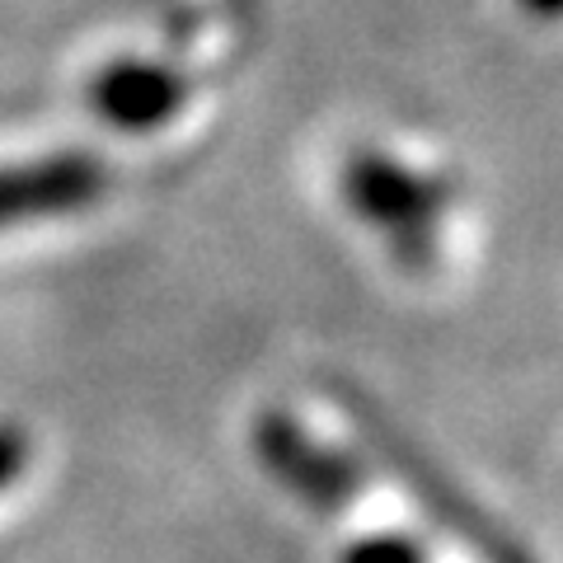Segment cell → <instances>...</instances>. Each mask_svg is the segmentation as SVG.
I'll list each match as a JSON object with an SVG mask.
<instances>
[{"label":"cell","mask_w":563,"mask_h":563,"mask_svg":"<svg viewBox=\"0 0 563 563\" xmlns=\"http://www.w3.org/2000/svg\"><path fill=\"white\" fill-rule=\"evenodd\" d=\"M343 192L352 211L395 244L399 258L422 263L432 254V235L446 207L442 184L422 179L418 169L390 161V155H352L343 169Z\"/></svg>","instance_id":"obj_1"},{"label":"cell","mask_w":563,"mask_h":563,"mask_svg":"<svg viewBox=\"0 0 563 563\" xmlns=\"http://www.w3.org/2000/svg\"><path fill=\"white\" fill-rule=\"evenodd\" d=\"M254 455L282 488H291L301 503L320 512H347L362 498V484L343 455H333L296 422L291 413L268 409L254 422Z\"/></svg>","instance_id":"obj_2"},{"label":"cell","mask_w":563,"mask_h":563,"mask_svg":"<svg viewBox=\"0 0 563 563\" xmlns=\"http://www.w3.org/2000/svg\"><path fill=\"white\" fill-rule=\"evenodd\" d=\"M109 174L90 155H47V161L0 169V231L38 217H66L103 198Z\"/></svg>","instance_id":"obj_3"},{"label":"cell","mask_w":563,"mask_h":563,"mask_svg":"<svg viewBox=\"0 0 563 563\" xmlns=\"http://www.w3.org/2000/svg\"><path fill=\"white\" fill-rule=\"evenodd\" d=\"M184 85L179 76H169L165 66L151 62H118L95 80V109L103 122H113L122 132H146L161 128L179 113Z\"/></svg>","instance_id":"obj_4"},{"label":"cell","mask_w":563,"mask_h":563,"mask_svg":"<svg viewBox=\"0 0 563 563\" xmlns=\"http://www.w3.org/2000/svg\"><path fill=\"white\" fill-rule=\"evenodd\" d=\"M339 563H428L413 540H404L395 531H372V536H357L343 550Z\"/></svg>","instance_id":"obj_5"},{"label":"cell","mask_w":563,"mask_h":563,"mask_svg":"<svg viewBox=\"0 0 563 563\" xmlns=\"http://www.w3.org/2000/svg\"><path fill=\"white\" fill-rule=\"evenodd\" d=\"M29 465V437L14 422H0V493H5Z\"/></svg>","instance_id":"obj_6"},{"label":"cell","mask_w":563,"mask_h":563,"mask_svg":"<svg viewBox=\"0 0 563 563\" xmlns=\"http://www.w3.org/2000/svg\"><path fill=\"white\" fill-rule=\"evenodd\" d=\"M521 5L536 10V14H550V20H554V14H563V0H521Z\"/></svg>","instance_id":"obj_7"}]
</instances>
